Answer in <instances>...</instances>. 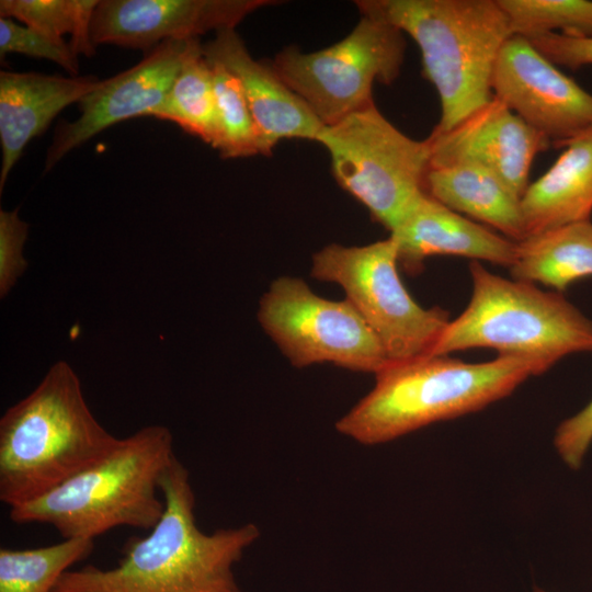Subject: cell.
<instances>
[{"instance_id": "14", "label": "cell", "mask_w": 592, "mask_h": 592, "mask_svg": "<svg viewBox=\"0 0 592 592\" xmlns=\"http://www.w3.org/2000/svg\"><path fill=\"white\" fill-rule=\"evenodd\" d=\"M430 166L480 164L499 175L522 200L532 163L550 144L494 96L444 133H431Z\"/></svg>"}, {"instance_id": "5", "label": "cell", "mask_w": 592, "mask_h": 592, "mask_svg": "<svg viewBox=\"0 0 592 592\" xmlns=\"http://www.w3.org/2000/svg\"><path fill=\"white\" fill-rule=\"evenodd\" d=\"M177 456L163 425H148L44 496L10 509L16 524H46L62 539H94L128 526L151 530L164 511L160 481Z\"/></svg>"}, {"instance_id": "24", "label": "cell", "mask_w": 592, "mask_h": 592, "mask_svg": "<svg viewBox=\"0 0 592 592\" xmlns=\"http://www.w3.org/2000/svg\"><path fill=\"white\" fill-rule=\"evenodd\" d=\"M513 35L558 33L592 37L590 0H498Z\"/></svg>"}, {"instance_id": "30", "label": "cell", "mask_w": 592, "mask_h": 592, "mask_svg": "<svg viewBox=\"0 0 592 592\" xmlns=\"http://www.w3.org/2000/svg\"><path fill=\"white\" fill-rule=\"evenodd\" d=\"M534 592H545V591L542 590V589L536 588V589L534 590Z\"/></svg>"}, {"instance_id": "9", "label": "cell", "mask_w": 592, "mask_h": 592, "mask_svg": "<svg viewBox=\"0 0 592 592\" xmlns=\"http://www.w3.org/2000/svg\"><path fill=\"white\" fill-rule=\"evenodd\" d=\"M405 52L400 30L361 15L340 42L311 53L286 47L270 65L327 126L374 104L373 86L398 78Z\"/></svg>"}, {"instance_id": "29", "label": "cell", "mask_w": 592, "mask_h": 592, "mask_svg": "<svg viewBox=\"0 0 592 592\" xmlns=\"http://www.w3.org/2000/svg\"><path fill=\"white\" fill-rule=\"evenodd\" d=\"M526 38L556 66L570 69L592 66V37L546 33L527 36Z\"/></svg>"}, {"instance_id": "10", "label": "cell", "mask_w": 592, "mask_h": 592, "mask_svg": "<svg viewBox=\"0 0 592 592\" xmlns=\"http://www.w3.org/2000/svg\"><path fill=\"white\" fill-rule=\"evenodd\" d=\"M257 316L294 367L332 363L375 375L389 364L377 337L345 298H323L299 277L275 278Z\"/></svg>"}, {"instance_id": "26", "label": "cell", "mask_w": 592, "mask_h": 592, "mask_svg": "<svg viewBox=\"0 0 592 592\" xmlns=\"http://www.w3.org/2000/svg\"><path fill=\"white\" fill-rule=\"evenodd\" d=\"M19 53L30 57L50 60L78 76V55L69 43L53 38L37 30L19 24L12 19H0V56Z\"/></svg>"}, {"instance_id": "17", "label": "cell", "mask_w": 592, "mask_h": 592, "mask_svg": "<svg viewBox=\"0 0 592 592\" xmlns=\"http://www.w3.org/2000/svg\"><path fill=\"white\" fill-rule=\"evenodd\" d=\"M101 81L93 76L0 72V192L27 144L65 107L80 102Z\"/></svg>"}, {"instance_id": "7", "label": "cell", "mask_w": 592, "mask_h": 592, "mask_svg": "<svg viewBox=\"0 0 592 592\" xmlns=\"http://www.w3.org/2000/svg\"><path fill=\"white\" fill-rule=\"evenodd\" d=\"M391 237L365 246L329 243L312 254L314 278L335 283L380 342L389 363L432 354L448 326L449 312L423 308L398 273Z\"/></svg>"}, {"instance_id": "18", "label": "cell", "mask_w": 592, "mask_h": 592, "mask_svg": "<svg viewBox=\"0 0 592 592\" xmlns=\"http://www.w3.org/2000/svg\"><path fill=\"white\" fill-rule=\"evenodd\" d=\"M526 237L590 220L592 129L565 146L554 164L522 196Z\"/></svg>"}, {"instance_id": "1", "label": "cell", "mask_w": 592, "mask_h": 592, "mask_svg": "<svg viewBox=\"0 0 592 592\" xmlns=\"http://www.w3.org/2000/svg\"><path fill=\"white\" fill-rule=\"evenodd\" d=\"M160 520L148 535L124 544L115 567L69 569L53 592H242L234 566L259 538L258 526L201 531L190 473L177 457L160 481Z\"/></svg>"}, {"instance_id": "22", "label": "cell", "mask_w": 592, "mask_h": 592, "mask_svg": "<svg viewBox=\"0 0 592 592\" xmlns=\"http://www.w3.org/2000/svg\"><path fill=\"white\" fill-rule=\"evenodd\" d=\"M94 539L69 538L49 546L0 549V592H53L60 577L87 559Z\"/></svg>"}, {"instance_id": "8", "label": "cell", "mask_w": 592, "mask_h": 592, "mask_svg": "<svg viewBox=\"0 0 592 592\" xmlns=\"http://www.w3.org/2000/svg\"><path fill=\"white\" fill-rule=\"evenodd\" d=\"M316 141L329 153L338 184L388 231L424 192L430 147L399 130L372 104L323 126Z\"/></svg>"}, {"instance_id": "4", "label": "cell", "mask_w": 592, "mask_h": 592, "mask_svg": "<svg viewBox=\"0 0 592 592\" xmlns=\"http://www.w3.org/2000/svg\"><path fill=\"white\" fill-rule=\"evenodd\" d=\"M361 15L389 23L418 45L423 76L435 88L449 130L492 98L491 76L513 34L498 0H357Z\"/></svg>"}, {"instance_id": "27", "label": "cell", "mask_w": 592, "mask_h": 592, "mask_svg": "<svg viewBox=\"0 0 592 592\" xmlns=\"http://www.w3.org/2000/svg\"><path fill=\"white\" fill-rule=\"evenodd\" d=\"M14 210L0 209V296L5 297L27 267L23 247L29 225Z\"/></svg>"}, {"instance_id": "11", "label": "cell", "mask_w": 592, "mask_h": 592, "mask_svg": "<svg viewBox=\"0 0 592 592\" xmlns=\"http://www.w3.org/2000/svg\"><path fill=\"white\" fill-rule=\"evenodd\" d=\"M491 90L551 147H565L592 129V94L524 36L512 35L502 45L492 70Z\"/></svg>"}, {"instance_id": "12", "label": "cell", "mask_w": 592, "mask_h": 592, "mask_svg": "<svg viewBox=\"0 0 592 592\" xmlns=\"http://www.w3.org/2000/svg\"><path fill=\"white\" fill-rule=\"evenodd\" d=\"M200 45L198 38L162 42L137 65L102 80L79 102L78 118L57 127L47 151L45 172L107 127L150 116L164 101L184 61Z\"/></svg>"}, {"instance_id": "19", "label": "cell", "mask_w": 592, "mask_h": 592, "mask_svg": "<svg viewBox=\"0 0 592 592\" xmlns=\"http://www.w3.org/2000/svg\"><path fill=\"white\" fill-rule=\"evenodd\" d=\"M424 191L452 210L490 225L513 241L526 238L521 198L480 164L429 167Z\"/></svg>"}, {"instance_id": "3", "label": "cell", "mask_w": 592, "mask_h": 592, "mask_svg": "<svg viewBox=\"0 0 592 592\" xmlns=\"http://www.w3.org/2000/svg\"><path fill=\"white\" fill-rule=\"evenodd\" d=\"M119 442L91 412L65 361L52 365L0 419V501H33L106 456Z\"/></svg>"}, {"instance_id": "16", "label": "cell", "mask_w": 592, "mask_h": 592, "mask_svg": "<svg viewBox=\"0 0 592 592\" xmlns=\"http://www.w3.org/2000/svg\"><path fill=\"white\" fill-rule=\"evenodd\" d=\"M389 232L397 244L399 266L411 275L419 274L424 260L436 254L459 255L509 269L516 257V241L462 216L425 191Z\"/></svg>"}, {"instance_id": "2", "label": "cell", "mask_w": 592, "mask_h": 592, "mask_svg": "<svg viewBox=\"0 0 592 592\" xmlns=\"http://www.w3.org/2000/svg\"><path fill=\"white\" fill-rule=\"evenodd\" d=\"M547 371L538 361L508 356L469 363L430 354L389 363L375 374L373 389L338 420L335 429L363 445L387 443L482 410Z\"/></svg>"}, {"instance_id": "28", "label": "cell", "mask_w": 592, "mask_h": 592, "mask_svg": "<svg viewBox=\"0 0 592 592\" xmlns=\"http://www.w3.org/2000/svg\"><path fill=\"white\" fill-rule=\"evenodd\" d=\"M592 444V400L556 429L554 446L562 462L579 469Z\"/></svg>"}, {"instance_id": "15", "label": "cell", "mask_w": 592, "mask_h": 592, "mask_svg": "<svg viewBox=\"0 0 592 592\" xmlns=\"http://www.w3.org/2000/svg\"><path fill=\"white\" fill-rule=\"evenodd\" d=\"M203 52L206 58L223 64L239 79L258 133L260 155H271L283 139L316 141L322 123L270 64L250 55L235 30L216 33Z\"/></svg>"}, {"instance_id": "20", "label": "cell", "mask_w": 592, "mask_h": 592, "mask_svg": "<svg viewBox=\"0 0 592 592\" xmlns=\"http://www.w3.org/2000/svg\"><path fill=\"white\" fill-rule=\"evenodd\" d=\"M514 280L542 283L561 293L592 276V223L577 221L528 236L517 242L510 267Z\"/></svg>"}, {"instance_id": "6", "label": "cell", "mask_w": 592, "mask_h": 592, "mask_svg": "<svg viewBox=\"0 0 592 592\" xmlns=\"http://www.w3.org/2000/svg\"><path fill=\"white\" fill-rule=\"evenodd\" d=\"M473 291L465 310L451 320L432 354L491 349L498 356L543 363L592 352V320L559 292L510 280L470 261Z\"/></svg>"}, {"instance_id": "25", "label": "cell", "mask_w": 592, "mask_h": 592, "mask_svg": "<svg viewBox=\"0 0 592 592\" xmlns=\"http://www.w3.org/2000/svg\"><path fill=\"white\" fill-rule=\"evenodd\" d=\"M208 61L213 70L219 126L216 149L224 158L260 155L258 133L239 79L223 64Z\"/></svg>"}, {"instance_id": "13", "label": "cell", "mask_w": 592, "mask_h": 592, "mask_svg": "<svg viewBox=\"0 0 592 592\" xmlns=\"http://www.w3.org/2000/svg\"><path fill=\"white\" fill-rule=\"evenodd\" d=\"M270 0H102L90 27L94 45L150 50L166 41L198 38L235 27Z\"/></svg>"}, {"instance_id": "21", "label": "cell", "mask_w": 592, "mask_h": 592, "mask_svg": "<svg viewBox=\"0 0 592 592\" xmlns=\"http://www.w3.org/2000/svg\"><path fill=\"white\" fill-rule=\"evenodd\" d=\"M150 116L173 122L217 148L219 126L213 70L203 45L184 61L164 101Z\"/></svg>"}, {"instance_id": "23", "label": "cell", "mask_w": 592, "mask_h": 592, "mask_svg": "<svg viewBox=\"0 0 592 592\" xmlns=\"http://www.w3.org/2000/svg\"><path fill=\"white\" fill-rule=\"evenodd\" d=\"M98 0H1V18L15 19L53 38L64 39L79 55L91 57L94 45L90 37L91 21Z\"/></svg>"}]
</instances>
